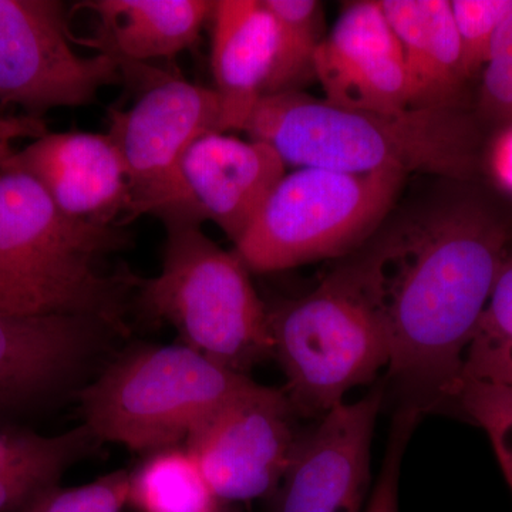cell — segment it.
Masks as SVG:
<instances>
[{
	"label": "cell",
	"mask_w": 512,
	"mask_h": 512,
	"mask_svg": "<svg viewBox=\"0 0 512 512\" xmlns=\"http://www.w3.org/2000/svg\"><path fill=\"white\" fill-rule=\"evenodd\" d=\"M208 0H92L76 9L93 12L96 36L86 45L121 66L168 59L194 45L211 19Z\"/></svg>",
	"instance_id": "obj_17"
},
{
	"label": "cell",
	"mask_w": 512,
	"mask_h": 512,
	"mask_svg": "<svg viewBox=\"0 0 512 512\" xmlns=\"http://www.w3.org/2000/svg\"><path fill=\"white\" fill-rule=\"evenodd\" d=\"M416 416L417 414L410 410L397 416L399 419H396V424H394L389 448H387L375 487L370 493L365 512H400V464H402L404 447L409 440L410 429L413 427Z\"/></svg>",
	"instance_id": "obj_28"
},
{
	"label": "cell",
	"mask_w": 512,
	"mask_h": 512,
	"mask_svg": "<svg viewBox=\"0 0 512 512\" xmlns=\"http://www.w3.org/2000/svg\"><path fill=\"white\" fill-rule=\"evenodd\" d=\"M0 164L30 175L69 217L114 227L126 222L128 175L109 133L47 131L22 150L0 144Z\"/></svg>",
	"instance_id": "obj_14"
},
{
	"label": "cell",
	"mask_w": 512,
	"mask_h": 512,
	"mask_svg": "<svg viewBox=\"0 0 512 512\" xmlns=\"http://www.w3.org/2000/svg\"><path fill=\"white\" fill-rule=\"evenodd\" d=\"M0 309L9 312H33L28 299L3 278H0Z\"/></svg>",
	"instance_id": "obj_32"
},
{
	"label": "cell",
	"mask_w": 512,
	"mask_h": 512,
	"mask_svg": "<svg viewBox=\"0 0 512 512\" xmlns=\"http://www.w3.org/2000/svg\"><path fill=\"white\" fill-rule=\"evenodd\" d=\"M163 222V268L141 285L148 312L171 323L183 345L242 375L274 357L268 309L247 265L208 238L200 222Z\"/></svg>",
	"instance_id": "obj_4"
},
{
	"label": "cell",
	"mask_w": 512,
	"mask_h": 512,
	"mask_svg": "<svg viewBox=\"0 0 512 512\" xmlns=\"http://www.w3.org/2000/svg\"><path fill=\"white\" fill-rule=\"evenodd\" d=\"M252 382L185 345L138 350L84 390V426L134 451L173 447Z\"/></svg>",
	"instance_id": "obj_5"
},
{
	"label": "cell",
	"mask_w": 512,
	"mask_h": 512,
	"mask_svg": "<svg viewBox=\"0 0 512 512\" xmlns=\"http://www.w3.org/2000/svg\"><path fill=\"white\" fill-rule=\"evenodd\" d=\"M404 178L296 168L275 185L234 252L259 274L345 258L386 221Z\"/></svg>",
	"instance_id": "obj_7"
},
{
	"label": "cell",
	"mask_w": 512,
	"mask_h": 512,
	"mask_svg": "<svg viewBox=\"0 0 512 512\" xmlns=\"http://www.w3.org/2000/svg\"><path fill=\"white\" fill-rule=\"evenodd\" d=\"M458 399L468 416L488 434L512 490V389L466 382Z\"/></svg>",
	"instance_id": "obj_25"
},
{
	"label": "cell",
	"mask_w": 512,
	"mask_h": 512,
	"mask_svg": "<svg viewBox=\"0 0 512 512\" xmlns=\"http://www.w3.org/2000/svg\"><path fill=\"white\" fill-rule=\"evenodd\" d=\"M96 440L86 426L60 436L0 430V477L47 466L69 467Z\"/></svg>",
	"instance_id": "obj_23"
},
{
	"label": "cell",
	"mask_w": 512,
	"mask_h": 512,
	"mask_svg": "<svg viewBox=\"0 0 512 512\" xmlns=\"http://www.w3.org/2000/svg\"><path fill=\"white\" fill-rule=\"evenodd\" d=\"M128 504L138 512H224L187 447L153 451L130 476Z\"/></svg>",
	"instance_id": "obj_18"
},
{
	"label": "cell",
	"mask_w": 512,
	"mask_h": 512,
	"mask_svg": "<svg viewBox=\"0 0 512 512\" xmlns=\"http://www.w3.org/2000/svg\"><path fill=\"white\" fill-rule=\"evenodd\" d=\"M466 382L512 389V255L505 259L464 356Z\"/></svg>",
	"instance_id": "obj_21"
},
{
	"label": "cell",
	"mask_w": 512,
	"mask_h": 512,
	"mask_svg": "<svg viewBox=\"0 0 512 512\" xmlns=\"http://www.w3.org/2000/svg\"><path fill=\"white\" fill-rule=\"evenodd\" d=\"M296 417L285 390L252 382L185 447L222 504L266 500L291 463L301 433Z\"/></svg>",
	"instance_id": "obj_9"
},
{
	"label": "cell",
	"mask_w": 512,
	"mask_h": 512,
	"mask_svg": "<svg viewBox=\"0 0 512 512\" xmlns=\"http://www.w3.org/2000/svg\"><path fill=\"white\" fill-rule=\"evenodd\" d=\"M488 165L497 184L512 194V124L505 126L495 138Z\"/></svg>",
	"instance_id": "obj_30"
},
{
	"label": "cell",
	"mask_w": 512,
	"mask_h": 512,
	"mask_svg": "<svg viewBox=\"0 0 512 512\" xmlns=\"http://www.w3.org/2000/svg\"><path fill=\"white\" fill-rule=\"evenodd\" d=\"M245 133L286 167L349 174L397 171L467 181L480 167L481 130L464 107L373 113L302 92L261 97Z\"/></svg>",
	"instance_id": "obj_2"
},
{
	"label": "cell",
	"mask_w": 512,
	"mask_h": 512,
	"mask_svg": "<svg viewBox=\"0 0 512 512\" xmlns=\"http://www.w3.org/2000/svg\"><path fill=\"white\" fill-rule=\"evenodd\" d=\"M480 113L501 126L512 124V12L491 43L481 83Z\"/></svg>",
	"instance_id": "obj_27"
},
{
	"label": "cell",
	"mask_w": 512,
	"mask_h": 512,
	"mask_svg": "<svg viewBox=\"0 0 512 512\" xmlns=\"http://www.w3.org/2000/svg\"><path fill=\"white\" fill-rule=\"evenodd\" d=\"M382 55H403L382 5L375 0L355 2L343 10L332 32L320 43L313 70L318 77Z\"/></svg>",
	"instance_id": "obj_22"
},
{
	"label": "cell",
	"mask_w": 512,
	"mask_h": 512,
	"mask_svg": "<svg viewBox=\"0 0 512 512\" xmlns=\"http://www.w3.org/2000/svg\"><path fill=\"white\" fill-rule=\"evenodd\" d=\"M382 389L339 404L301 430L268 512H365Z\"/></svg>",
	"instance_id": "obj_11"
},
{
	"label": "cell",
	"mask_w": 512,
	"mask_h": 512,
	"mask_svg": "<svg viewBox=\"0 0 512 512\" xmlns=\"http://www.w3.org/2000/svg\"><path fill=\"white\" fill-rule=\"evenodd\" d=\"M507 225L478 198L434 201L345 256L382 320L387 372L420 406L460 396L464 356L507 259Z\"/></svg>",
	"instance_id": "obj_1"
},
{
	"label": "cell",
	"mask_w": 512,
	"mask_h": 512,
	"mask_svg": "<svg viewBox=\"0 0 512 512\" xmlns=\"http://www.w3.org/2000/svg\"><path fill=\"white\" fill-rule=\"evenodd\" d=\"M285 174L282 158L261 141L205 134L181 158L158 218L212 221L237 244Z\"/></svg>",
	"instance_id": "obj_12"
},
{
	"label": "cell",
	"mask_w": 512,
	"mask_h": 512,
	"mask_svg": "<svg viewBox=\"0 0 512 512\" xmlns=\"http://www.w3.org/2000/svg\"><path fill=\"white\" fill-rule=\"evenodd\" d=\"M225 512V511H224Z\"/></svg>",
	"instance_id": "obj_33"
},
{
	"label": "cell",
	"mask_w": 512,
	"mask_h": 512,
	"mask_svg": "<svg viewBox=\"0 0 512 512\" xmlns=\"http://www.w3.org/2000/svg\"><path fill=\"white\" fill-rule=\"evenodd\" d=\"M210 133H222L220 97L180 77L154 76L130 109L110 110L109 136L123 157L130 187L126 222L160 215L185 151Z\"/></svg>",
	"instance_id": "obj_10"
},
{
	"label": "cell",
	"mask_w": 512,
	"mask_h": 512,
	"mask_svg": "<svg viewBox=\"0 0 512 512\" xmlns=\"http://www.w3.org/2000/svg\"><path fill=\"white\" fill-rule=\"evenodd\" d=\"M130 474L116 471L80 487H56L40 497L28 512H121L128 504Z\"/></svg>",
	"instance_id": "obj_26"
},
{
	"label": "cell",
	"mask_w": 512,
	"mask_h": 512,
	"mask_svg": "<svg viewBox=\"0 0 512 512\" xmlns=\"http://www.w3.org/2000/svg\"><path fill=\"white\" fill-rule=\"evenodd\" d=\"M66 467L47 466L0 477V512H28L57 487Z\"/></svg>",
	"instance_id": "obj_29"
},
{
	"label": "cell",
	"mask_w": 512,
	"mask_h": 512,
	"mask_svg": "<svg viewBox=\"0 0 512 512\" xmlns=\"http://www.w3.org/2000/svg\"><path fill=\"white\" fill-rule=\"evenodd\" d=\"M278 26V55L265 96L298 92L315 76L313 60L323 42L322 3L316 0H262Z\"/></svg>",
	"instance_id": "obj_20"
},
{
	"label": "cell",
	"mask_w": 512,
	"mask_h": 512,
	"mask_svg": "<svg viewBox=\"0 0 512 512\" xmlns=\"http://www.w3.org/2000/svg\"><path fill=\"white\" fill-rule=\"evenodd\" d=\"M211 20V67L221 130L244 131L274 72L278 26L262 0H217Z\"/></svg>",
	"instance_id": "obj_15"
},
{
	"label": "cell",
	"mask_w": 512,
	"mask_h": 512,
	"mask_svg": "<svg viewBox=\"0 0 512 512\" xmlns=\"http://www.w3.org/2000/svg\"><path fill=\"white\" fill-rule=\"evenodd\" d=\"M325 100L346 109L397 113L412 107L403 55L359 60L318 77Z\"/></svg>",
	"instance_id": "obj_19"
},
{
	"label": "cell",
	"mask_w": 512,
	"mask_h": 512,
	"mask_svg": "<svg viewBox=\"0 0 512 512\" xmlns=\"http://www.w3.org/2000/svg\"><path fill=\"white\" fill-rule=\"evenodd\" d=\"M268 315L274 357L298 417L320 419L389 369L382 320L342 264L311 293Z\"/></svg>",
	"instance_id": "obj_6"
},
{
	"label": "cell",
	"mask_w": 512,
	"mask_h": 512,
	"mask_svg": "<svg viewBox=\"0 0 512 512\" xmlns=\"http://www.w3.org/2000/svg\"><path fill=\"white\" fill-rule=\"evenodd\" d=\"M116 323L84 313L0 309V413L62 392L103 348Z\"/></svg>",
	"instance_id": "obj_13"
},
{
	"label": "cell",
	"mask_w": 512,
	"mask_h": 512,
	"mask_svg": "<svg viewBox=\"0 0 512 512\" xmlns=\"http://www.w3.org/2000/svg\"><path fill=\"white\" fill-rule=\"evenodd\" d=\"M47 128L42 119L28 116H0V144H10L20 138H39L45 136Z\"/></svg>",
	"instance_id": "obj_31"
},
{
	"label": "cell",
	"mask_w": 512,
	"mask_h": 512,
	"mask_svg": "<svg viewBox=\"0 0 512 512\" xmlns=\"http://www.w3.org/2000/svg\"><path fill=\"white\" fill-rule=\"evenodd\" d=\"M66 5L55 0H0V104L40 119L47 110L92 103L123 82L113 57L74 52Z\"/></svg>",
	"instance_id": "obj_8"
},
{
	"label": "cell",
	"mask_w": 512,
	"mask_h": 512,
	"mask_svg": "<svg viewBox=\"0 0 512 512\" xmlns=\"http://www.w3.org/2000/svg\"><path fill=\"white\" fill-rule=\"evenodd\" d=\"M402 47L412 107H464L467 77L450 0H382Z\"/></svg>",
	"instance_id": "obj_16"
},
{
	"label": "cell",
	"mask_w": 512,
	"mask_h": 512,
	"mask_svg": "<svg viewBox=\"0 0 512 512\" xmlns=\"http://www.w3.org/2000/svg\"><path fill=\"white\" fill-rule=\"evenodd\" d=\"M114 225L63 214L30 175L0 164V278L37 312L119 320L120 284L97 269L101 256L123 247Z\"/></svg>",
	"instance_id": "obj_3"
},
{
	"label": "cell",
	"mask_w": 512,
	"mask_h": 512,
	"mask_svg": "<svg viewBox=\"0 0 512 512\" xmlns=\"http://www.w3.org/2000/svg\"><path fill=\"white\" fill-rule=\"evenodd\" d=\"M450 5L468 80L484 69L495 33L512 12V0H450Z\"/></svg>",
	"instance_id": "obj_24"
}]
</instances>
